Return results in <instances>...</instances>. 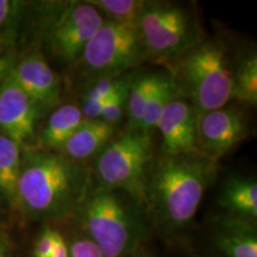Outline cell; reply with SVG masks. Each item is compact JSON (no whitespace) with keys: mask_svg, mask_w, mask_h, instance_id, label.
<instances>
[{"mask_svg":"<svg viewBox=\"0 0 257 257\" xmlns=\"http://www.w3.org/2000/svg\"><path fill=\"white\" fill-rule=\"evenodd\" d=\"M87 4L92 5L105 15L108 21L118 23L137 24L142 15L147 2L141 0H87Z\"/></svg>","mask_w":257,"mask_h":257,"instance_id":"44dd1931","label":"cell"},{"mask_svg":"<svg viewBox=\"0 0 257 257\" xmlns=\"http://www.w3.org/2000/svg\"><path fill=\"white\" fill-rule=\"evenodd\" d=\"M232 99L243 104H257V57L256 54L243 59L236 72H233Z\"/></svg>","mask_w":257,"mask_h":257,"instance_id":"ffe728a7","label":"cell"},{"mask_svg":"<svg viewBox=\"0 0 257 257\" xmlns=\"http://www.w3.org/2000/svg\"><path fill=\"white\" fill-rule=\"evenodd\" d=\"M141 257H148V256H141Z\"/></svg>","mask_w":257,"mask_h":257,"instance_id":"f546056e","label":"cell"},{"mask_svg":"<svg viewBox=\"0 0 257 257\" xmlns=\"http://www.w3.org/2000/svg\"><path fill=\"white\" fill-rule=\"evenodd\" d=\"M216 162L206 157L165 155L148 176L147 202L167 223L187 225L216 176Z\"/></svg>","mask_w":257,"mask_h":257,"instance_id":"7a4b0ae2","label":"cell"},{"mask_svg":"<svg viewBox=\"0 0 257 257\" xmlns=\"http://www.w3.org/2000/svg\"><path fill=\"white\" fill-rule=\"evenodd\" d=\"M15 8L16 3L10 2V0H0V30L8 23Z\"/></svg>","mask_w":257,"mask_h":257,"instance_id":"484cf974","label":"cell"},{"mask_svg":"<svg viewBox=\"0 0 257 257\" xmlns=\"http://www.w3.org/2000/svg\"><path fill=\"white\" fill-rule=\"evenodd\" d=\"M131 75H121L118 78H100L89 86L86 89L85 95H83V101L100 100L106 99L118 91L125 82L127 81Z\"/></svg>","mask_w":257,"mask_h":257,"instance_id":"603a6c76","label":"cell"},{"mask_svg":"<svg viewBox=\"0 0 257 257\" xmlns=\"http://www.w3.org/2000/svg\"><path fill=\"white\" fill-rule=\"evenodd\" d=\"M82 218L91 239L105 257H124L143 236L141 221L119 191L101 188L82 202Z\"/></svg>","mask_w":257,"mask_h":257,"instance_id":"277c9868","label":"cell"},{"mask_svg":"<svg viewBox=\"0 0 257 257\" xmlns=\"http://www.w3.org/2000/svg\"><path fill=\"white\" fill-rule=\"evenodd\" d=\"M160 76L161 73H146L133 76L125 111L127 114L128 130H140L147 104Z\"/></svg>","mask_w":257,"mask_h":257,"instance_id":"ac0fdd59","label":"cell"},{"mask_svg":"<svg viewBox=\"0 0 257 257\" xmlns=\"http://www.w3.org/2000/svg\"><path fill=\"white\" fill-rule=\"evenodd\" d=\"M176 96H178V93H176L174 83L170 79V75L169 74L161 73L159 81H157L155 88H154L152 95H150L149 101L147 104L140 130L143 131V133L153 135L154 131L156 130L161 114L163 113L167 105Z\"/></svg>","mask_w":257,"mask_h":257,"instance_id":"d6986e66","label":"cell"},{"mask_svg":"<svg viewBox=\"0 0 257 257\" xmlns=\"http://www.w3.org/2000/svg\"><path fill=\"white\" fill-rule=\"evenodd\" d=\"M114 126L100 119H83L62 148L63 156L80 162L99 155L113 140Z\"/></svg>","mask_w":257,"mask_h":257,"instance_id":"4fadbf2b","label":"cell"},{"mask_svg":"<svg viewBox=\"0 0 257 257\" xmlns=\"http://www.w3.org/2000/svg\"><path fill=\"white\" fill-rule=\"evenodd\" d=\"M104 19L98 10L86 2L70 5L50 30V43L55 55L66 64L81 60L83 50Z\"/></svg>","mask_w":257,"mask_h":257,"instance_id":"ba28073f","label":"cell"},{"mask_svg":"<svg viewBox=\"0 0 257 257\" xmlns=\"http://www.w3.org/2000/svg\"><path fill=\"white\" fill-rule=\"evenodd\" d=\"M69 257H105L91 238L74 240L68 246Z\"/></svg>","mask_w":257,"mask_h":257,"instance_id":"d4e9b609","label":"cell"},{"mask_svg":"<svg viewBox=\"0 0 257 257\" xmlns=\"http://www.w3.org/2000/svg\"><path fill=\"white\" fill-rule=\"evenodd\" d=\"M21 169V147L0 134V192L12 202H17Z\"/></svg>","mask_w":257,"mask_h":257,"instance_id":"e0dca14e","label":"cell"},{"mask_svg":"<svg viewBox=\"0 0 257 257\" xmlns=\"http://www.w3.org/2000/svg\"><path fill=\"white\" fill-rule=\"evenodd\" d=\"M133 76L134 75H131L127 81L107 99L104 110L101 112L100 118H99L101 121L114 126L123 118L125 111H126L128 88H130Z\"/></svg>","mask_w":257,"mask_h":257,"instance_id":"7402d4cb","label":"cell"},{"mask_svg":"<svg viewBox=\"0 0 257 257\" xmlns=\"http://www.w3.org/2000/svg\"><path fill=\"white\" fill-rule=\"evenodd\" d=\"M51 257H69L68 255V245H67L66 242H64L63 237L62 239L59 242V245H57L56 251L54 252V255Z\"/></svg>","mask_w":257,"mask_h":257,"instance_id":"83f0119b","label":"cell"},{"mask_svg":"<svg viewBox=\"0 0 257 257\" xmlns=\"http://www.w3.org/2000/svg\"><path fill=\"white\" fill-rule=\"evenodd\" d=\"M40 108L16 83L11 72L0 85V130L2 134L24 146L36 128Z\"/></svg>","mask_w":257,"mask_h":257,"instance_id":"8fae6325","label":"cell"},{"mask_svg":"<svg viewBox=\"0 0 257 257\" xmlns=\"http://www.w3.org/2000/svg\"><path fill=\"white\" fill-rule=\"evenodd\" d=\"M137 25L147 59L170 63L199 43L194 19L179 5L147 3Z\"/></svg>","mask_w":257,"mask_h":257,"instance_id":"8992f818","label":"cell"},{"mask_svg":"<svg viewBox=\"0 0 257 257\" xmlns=\"http://www.w3.org/2000/svg\"><path fill=\"white\" fill-rule=\"evenodd\" d=\"M147 59L137 24L104 19L83 50L81 62L96 78H118Z\"/></svg>","mask_w":257,"mask_h":257,"instance_id":"52a82bcc","label":"cell"},{"mask_svg":"<svg viewBox=\"0 0 257 257\" xmlns=\"http://www.w3.org/2000/svg\"><path fill=\"white\" fill-rule=\"evenodd\" d=\"M0 257H10L9 250L3 240H0Z\"/></svg>","mask_w":257,"mask_h":257,"instance_id":"f1b7e54d","label":"cell"},{"mask_svg":"<svg viewBox=\"0 0 257 257\" xmlns=\"http://www.w3.org/2000/svg\"><path fill=\"white\" fill-rule=\"evenodd\" d=\"M85 119L81 108L68 104L54 111L42 133V143L48 148L62 150L64 144Z\"/></svg>","mask_w":257,"mask_h":257,"instance_id":"2e32d148","label":"cell"},{"mask_svg":"<svg viewBox=\"0 0 257 257\" xmlns=\"http://www.w3.org/2000/svg\"><path fill=\"white\" fill-rule=\"evenodd\" d=\"M246 136V121L242 112L223 107L198 118V146L200 155L216 162Z\"/></svg>","mask_w":257,"mask_h":257,"instance_id":"9c48e42d","label":"cell"},{"mask_svg":"<svg viewBox=\"0 0 257 257\" xmlns=\"http://www.w3.org/2000/svg\"><path fill=\"white\" fill-rule=\"evenodd\" d=\"M89 176L78 162L53 153H28L22 160L17 202L32 214L60 217L88 197Z\"/></svg>","mask_w":257,"mask_h":257,"instance_id":"6da1fadb","label":"cell"},{"mask_svg":"<svg viewBox=\"0 0 257 257\" xmlns=\"http://www.w3.org/2000/svg\"><path fill=\"white\" fill-rule=\"evenodd\" d=\"M219 205L231 216L244 220L257 217V184L253 179L230 178L221 187Z\"/></svg>","mask_w":257,"mask_h":257,"instance_id":"9a60e30c","label":"cell"},{"mask_svg":"<svg viewBox=\"0 0 257 257\" xmlns=\"http://www.w3.org/2000/svg\"><path fill=\"white\" fill-rule=\"evenodd\" d=\"M152 136L127 128L99 153L95 170L104 188L123 192L140 204L147 202L148 167L153 160Z\"/></svg>","mask_w":257,"mask_h":257,"instance_id":"5b68a950","label":"cell"},{"mask_svg":"<svg viewBox=\"0 0 257 257\" xmlns=\"http://www.w3.org/2000/svg\"><path fill=\"white\" fill-rule=\"evenodd\" d=\"M61 239H62V236L56 230L46 229L40 234L35 244L34 257H51L56 251Z\"/></svg>","mask_w":257,"mask_h":257,"instance_id":"cb8c5ba5","label":"cell"},{"mask_svg":"<svg viewBox=\"0 0 257 257\" xmlns=\"http://www.w3.org/2000/svg\"><path fill=\"white\" fill-rule=\"evenodd\" d=\"M198 118L195 108L184 98L176 96L167 105L156 126L162 137L165 155H200Z\"/></svg>","mask_w":257,"mask_h":257,"instance_id":"30bf717a","label":"cell"},{"mask_svg":"<svg viewBox=\"0 0 257 257\" xmlns=\"http://www.w3.org/2000/svg\"><path fill=\"white\" fill-rule=\"evenodd\" d=\"M216 244L226 257H257V237L248 220L231 217L221 221Z\"/></svg>","mask_w":257,"mask_h":257,"instance_id":"5bb4252c","label":"cell"},{"mask_svg":"<svg viewBox=\"0 0 257 257\" xmlns=\"http://www.w3.org/2000/svg\"><path fill=\"white\" fill-rule=\"evenodd\" d=\"M16 83L37 107H51L59 101L60 80L41 53H32L11 69Z\"/></svg>","mask_w":257,"mask_h":257,"instance_id":"7c38bea8","label":"cell"},{"mask_svg":"<svg viewBox=\"0 0 257 257\" xmlns=\"http://www.w3.org/2000/svg\"><path fill=\"white\" fill-rule=\"evenodd\" d=\"M170 63L178 96L191 102L198 115L223 108L232 99L233 72L220 44L199 42Z\"/></svg>","mask_w":257,"mask_h":257,"instance_id":"3957f363","label":"cell"},{"mask_svg":"<svg viewBox=\"0 0 257 257\" xmlns=\"http://www.w3.org/2000/svg\"><path fill=\"white\" fill-rule=\"evenodd\" d=\"M12 69V60L9 56H0V85Z\"/></svg>","mask_w":257,"mask_h":257,"instance_id":"4316f807","label":"cell"}]
</instances>
